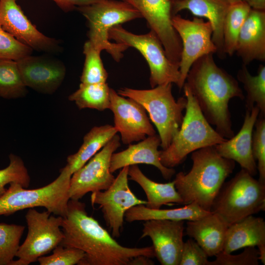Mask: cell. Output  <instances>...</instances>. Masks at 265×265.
Masks as SVG:
<instances>
[{"label":"cell","mask_w":265,"mask_h":265,"mask_svg":"<svg viewBox=\"0 0 265 265\" xmlns=\"http://www.w3.org/2000/svg\"><path fill=\"white\" fill-rule=\"evenodd\" d=\"M253 9L265 10V0H241Z\"/></svg>","instance_id":"b9f144b4"},{"label":"cell","mask_w":265,"mask_h":265,"mask_svg":"<svg viewBox=\"0 0 265 265\" xmlns=\"http://www.w3.org/2000/svg\"><path fill=\"white\" fill-rule=\"evenodd\" d=\"M259 113L256 106L251 110H246L243 124L237 134L214 146L219 155L237 162L253 176L258 170L252 151V133Z\"/></svg>","instance_id":"d6986e66"},{"label":"cell","mask_w":265,"mask_h":265,"mask_svg":"<svg viewBox=\"0 0 265 265\" xmlns=\"http://www.w3.org/2000/svg\"><path fill=\"white\" fill-rule=\"evenodd\" d=\"M265 210V184L241 169L224 183L212 203L211 212L229 226Z\"/></svg>","instance_id":"52a82bcc"},{"label":"cell","mask_w":265,"mask_h":265,"mask_svg":"<svg viewBox=\"0 0 265 265\" xmlns=\"http://www.w3.org/2000/svg\"><path fill=\"white\" fill-rule=\"evenodd\" d=\"M129 166L121 168L111 185L106 190L92 192L91 202L101 209L106 225L113 238L120 236L126 212L132 207L147 204L138 198L131 190L129 184Z\"/></svg>","instance_id":"8fae6325"},{"label":"cell","mask_w":265,"mask_h":265,"mask_svg":"<svg viewBox=\"0 0 265 265\" xmlns=\"http://www.w3.org/2000/svg\"><path fill=\"white\" fill-rule=\"evenodd\" d=\"M154 265V262L151 259V258L140 255L134 257L130 261L129 265Z\"/></svg>","instance_id":"60d3db41"},{"label":"cell","mask_w":265,"mask_h":265,"mask_svg":"<svg viewBox=\"0 0 265 265\" xmlns=\"http://www.w3.org/2000/svg\"><path fill=\"white\" fill-rule=\"evenodd\" d=\"M9 159L8 166L0 169V197L6 191L5 186L12 183L20 184L25 188L30 185V176L22 159L13 154H10Z\"/></svg>","instance_id":"836d02e7"},{"label":"cell","mask_w":265,"mask_h":265,"mask_svg":"<svg viewBox=\"0 0 265 265\" xmlns=\"http://www.w3.org/2000/svg\"><path fill=\"white\" fill-rule=\"evenodd\" d=\"M26 86L22 79L17 61L0 59V97L15 99L24 97Z\"/></svg>","instance_id":"4dcf8cb0"},{"label":"cell","mask_w":265,"mask_h":265,"mask_svg":"<svg viewBox=\"0 0 265 265\" xmlns=\"http://www.w3.org/2000/svg\"><path fill=\"white\" fill-rule=\"evenodd\" d=\"M227 0L230 2V4H232V3L241 1V0Z\"/></svg>","instance_id":"7bdbcfd3"},{"label":"cell","mask_w":265,"mask_h":265,"mask_svg":"<svg viewBox=\"0 0 265 265\" xmlns=\"http://www.w3.org/2000/svg\"><path fill=\"white\" fill-rule=\"evenodd\" d=\"M183 88L187 99L185 115L169 146L160 151V161L168 168L179 165L188 154L196 150L214 146L227 139L207 121L188 87L184 84Z\"/></svg>","instance_id":"277c9868"},{"label":"cell","mask_w":265,"mask_h":265,"mask_svg":"<svg viewBox=\"0 0 265 265\" xmlns=\"http://www.w3.org/2000/svg\"><path fill=\"white\" fill-rule=\"evenodd\" d=\"M32 50L19 42L0 26V59L17 61L31 55Z\"/></svg>","instance_id":"8d00e7d4"},{"label":"cell","mask_w":265,"mask_h":265,"mask_svg":"<svg viewBox=\"0 0 265 265\" xmlns=\"http://www.w3.org/2000/svg\"><path fill=\"white\" fill-rule=\"evenodd\" d=\"M110 108L114 123L120 139L124 144L140 141L156 134L144 107L134 100L110 89Z\"/></svg>","instance_id":"2e32d148"},{"label":"cell","mask_w":265,"mask_h":265,"mask_svg":"<svg viewBox=\"0 0 265 265\" xmlns=\"http://www.w3.org/2000/svg\"><path fill=\"white\" fill-rule=\"evenodd\" d=\"M213 53L196 60L186 76L189 89L207 121L223 137L229 139L235 133L232 128L229 103L231 99L245 96L238 81L215 63Z\"/></svg>","instance_id":"7a4b0ae2"},{"label":"cell","mask_w":265,"mask_h":265,"mask_svg":"<svg viewBox=\"0 0 265 265\" xmlns=\"http://www.w3.org/2000/svg\"><path fill=\"white\" fill-rule=\"evenodd\" d=\"M117 133L114 126L104 125L92 128L83 137L79 150L67 158V165L72 174L84 165Z\"/></svg>","instance_id":"4316f807"},{"label":"cell","mask_w":265,"mask_h":265,"mask_svg":"<svg viewBox=\"0 0 265 265\" xmlns=\"http://www.w3.org/2000/svg\"><path fill=\"white\" fill-rule=\"evenodd\" d=\"M205 251L192 238L184 243L179 265H209Z\"/></svg>","instance_id":"f35d334b"},{"label":"cell","mask_w":265,"mask_h":265,"mask_svg":"<svg viewBox=\"0 0 265 265\" xmlns=\"http://www.w3.org/2000/svg\"><path fill=\"white\" fill-rule=\"evenodd\" d=\"M141 14L161 42L168 58L179 66L182 50L172 23V0H125Z\"/></svg>","instance_id":"5bb4252c"},{"label":"cell","mask_w":265,"mask_h":265,"mask_svg":"<svg viewBox=\"0 0 265 265\" xmlns=\"http://www.w3.org/2000/svg\"><path fill=\"white\" fill-rule=\"evenodd\" d=\"M17 0H0V26L19 42L32 50L60 53V42L39 31L25 14Z\"/></svg>","instance_id":"9a60e30c"},{"label":"cell","mask_w":265,"mask_h":265,"mask_svg":"<svg viewBox=\"0 0 265 265\" xmlns=\"http://www.w3.org/2000/svg\"><path fill=\"white\" fill-rule=\"evenodd\" d=\"M117 134L84 165L72 175L70 199L79 200L88 192L106 189L115 179L110 171L112 155L120 146Z\"/></svg>","instance_id":"4fadbf2b"},{"label":"cell","mask_w":265,"mask_h":265,"mask_svg":"<svg viewBox=\"0 0 265 265\" xmlns=\"http://www.w3.org/2000/svg\"><path fill=\"white\" fill-rule=\"evenodd\" d=\"M108 38L115 43L133 47L140 53L150 68L152 88L171 83L182 89L179 66L168 58L161 42L153 31L144 34H135L119 25L109 30Z\"/></svg>","instance_id":"9c48e42d"},{"label":"cell","mask_w":265,"mask_h":265,"mask_svg":"<svg viewBox=\"0 0 265 265\" xmlns=\"http://www.w3.org/2000/svg\"><path fill=\"white\" fill-rule=\"evenodd\" d=\"M172 83L158 85L150 89L121 88L118 93L140 104L148 112L160 139L162 150L166 149L178 132L187 105L186 97L176 100L172 94Z\"/></svg>","instance_id":"5b68a950"},{"label":"cell","mask_w":265,"mask_h":265,"mask_svg":"<svg viewBox=\"0 0 265 265\" xmlns=\"http://www.w3.org/2000/svg\"><path fill=\"white\" fill-rule=\"evenodd\" d=\"M110 89L106 82L80 84L79 88L68 97L80 109H110Z\"/></svg>","instance_id":"83f0119b"},{"label":"cell","mask_w":265,"mask_h":265,"mask_svg":"<svg viewBox=\"0 0 265 265\" xmlns=\"http://www.w3.org/2000/svg\"><path fill=\"white\" fill-rule=\"evenodd\" d=\"M215 259L210 261L209 265H258L259 254L255 246H247L238 255H231L221 251L215 256Z\"/></svg>","instance_id":"74e56055"},{"label":"cell","mask_w":265,"mask_h":265,"mask_svg":"<svg viewBox=\"0 0 265 265\" xmlns=\"http://www.w3.org/2000/svg\"><path fill=\"white\" fill-rule=\"evenodd\" d=\"M228 226L220 216L211 212L196 220L188 221L186 230L208 257H213L223 251Z\"/></svg>","instance_id":"cb8c5ba5"},{"label":"cell","mask_w":265,"mask_h":265,"mask_svg":"<svg viewBox=\"0 0 265 265\" xmlns=\"http://www.w3.org/2000/svg\"><path fill=\"white\" fill-rule=\"evenodd\" d=\"M140 238L149 237L156 257L162 265H179L183 250L184 220L145 221Z\"/></svg>","instance_id":"e0dca14e"},{"label":"cell","mask_w":265,"mask_h":265,"mask_svg":"<svg viewBox=\"0 0 265 265\" xmlns=\"http://www.w3.org/2000/svg\"><path fill=\"white\" fill-rule=\"evenodd\" d=\"M247 246H257L259 259L265 264V221L260 217L249 215L230 225L223 251L231 253Z\"/></svg>","instance_id":"603a6c76"},{"label":"cell","mask_w":265,"mask_h":265,"mask_svg":"<svg viewBox=\"0 0 265 265\" xmlns=\"http://www.w3.org/2000/svg\"><path fill=\"white\" fill-rule=\"evenodd\" d=\"M47 210L39 212L29 209L25 218L28 228L27 236L20 245L16 257L11 265H28L37 262L58 245L64 235L61 226L62 217L51 215Z\"/></svg>","instance_id":"30bf717a"},{"label":"cell","mask_w":265,"mask_h":265,"mask_svg":"<svg viewBox=\"0 0 265 265\" xmlns=\"http://www.w3.org/2000/svg\"><path fill=\"white\" fill-rule=\"evenodd\" d=\"M64 237L59 245L85 253L79 265H129L135 257H155L152 246L128 247L119 244L86 211L85 204L70 199L61 226Z\"/></svg>","instance_id":"6da1fadb"},{"label":"cell","mask_w":265,"mask_h":265,"mask_svg":"<svg viewBox=\"0 0 265 265\" xmlns=\"http://www.w3.org/2000/svg\"><path fill=\"white\" fill-rule=\"evenodd\" d=\"M128 176L130 180L137 183L144 190L147 197L145 206L147 208L159 209L163 205L171 203L183 204L173 181L167 183L156 182L145 175L137 165L129 166Z\"/></svg>","instance_id":"d4e9b609"},{"label":"cell","mask_w":265,"mask_h":265,"mask_svg":"<svg viewBox=\"0 0 265 265\" xmlns=\"http://www.w3.org/2000/svg\"><path fill=\"white\" fill-rule=\"evenodd\" d=\"M246 66L243 64L237 73V79L246 93V110H251L256 106L260 113L265 115V66H259L256 76L250 73Z\"/></svg>","instance_id":"f1b7e54d"},{"label":"cell","mask_w":265,"mask_h":265,"mask_svg":"<svg viewBox=\"0 0 265 265\" xmlns=\"http://www.w3.org/2000/svg\"><path fill=\"white\" fill-rule=\"evenodd\" d=\"M243 64L265 61V10L251 8L238 34L236 52Z\"/></svg>","instance_id":"44dd1931"},{"label":"cell","mask_w":265,"mask_h":265,"mask_svg":"<svg viewBox=\"0 0 265 265\" xmlns=\"http://www.w3.org/2000/svg\"><path fill=\"white\" fill-rule=\"evenodd\" d=\"M192 165L187 173L180 172L173 180L183 205L195 203L208 212L225 180L233 173L235 162L221 157L214 146L191 153Z\"/></svg>","instance_id":"3957f363"},{"label":"cell","mask_w":265,"mask_h":265,"mask_svg":"<svg viewBox=\"0 0 265 265\" xmlns=\"http://www.w3.org/2000/svg\"><path fill=\"white\" fill-rule=\"evenodd\" d=\"M160 139L159 134L146 137L134 144H130L127 149L111 156L110 171L113 173L127 166L146 164L157 167L165 180H170L175 173L173 168L162 165L160 159Z\"/></svg>","instance_id":"ffe728a7"},{"label":"cell","mask_w":265,"mask_h":265,"mask_svg":"<svg viewBox=\"0 0 265 265\" xmlns=\"http://www.w3.org/2000/svg\"><path fill=\"white\" fill-rule=\"evenodd\" d=\"M173 2H176V1H181L182 0H172Z\"/></svg>","instance_id":"ee69618b"},{"label":"cell","mask_w":265,"mask_h":265,"mask_svg":"<svg viewBox=\"0 0 265 265\" xmlns=\"http://www.w3.org/2000/svg\"><path fill=\"white\" fill-rule=\"evenodd\" d=\"M101 52L94 48L88 40L84 43L83 53L85 55V60L80 79L81 83L106 82L108 74L101 59Z\"/></svg>","instance_id":"1f68e13d"},{"label":"cell","mask_w":265,"mask_h":265,"mask_svg":"<svg viewBox=\"0 0 265 265\" xmlns=\"http://www.w3.org/2000/svg\"><path fill=\"white\" fill-rule=\"evenodd\" d=\"M53 254L43 256L38 259L40 265H78L83 258L85 253L75 248L58 245L53 250Z\"/></svg>","instance_id":"d590c367"},{"label":"cell","mask_w":265,"mask_h":265,"mask_svg":"<svg viewBox=\"0 0 265 265\" xmlns=\"http://www.w3.org/2000/svg\"><path fill=\"white\" fill-rule=\"evenodd\" d=\"M86 19L88 41L101 52L105 50L114 60L119 61L123 53L129 47L123 44L111 42L109 30L113 26L130 21L142 18L139 12L129 3L123 0H103L76 9Z\"/></svg>","instance_id":"ba28073f"},{"label":"cell","mask_w":265,"mask_h":265,"mask_svg":"<svg viewBox=\"0 0 265 265\" xmlns=\"http://www.w3.org/2000/svg\"><path fill=\"white\" fill-rule=\"evenodd\" d=\"M172 23L182 45L179 63L182 89L193 63L204 55L216 53L217 49L212 40L213 29L209 21L197 17L190 20L176 14L173 16Z\"/></svg>","instance_id":"7c38bea8"},{"label":"cell","mask_w":265,"mask_h":265,"mask_svg":"<svg viewBox=\"0 0 265 265\" xmlns=\"http://www.w3.org/2000/svg\"><path fill=\"white\" fill-rule=\"evenodd\" d=\"M230 5L227 0H182L173 2L172 14L174 16L181 11L187 10L197 17L207 19L212 27V40L216 47V53L223 58L226 55L223 23Z\"/></svg>","instance_id":"7402d4cb"},{"label":"cell","mask_w":265,"mask_h":265,"mask_svg":"<svg viewBox=\"0 0 265 265\" xmlns=\"http://www.w3.org/2000/svg\"><path fill=\"white\" fill-rule=\"evenodd\" d=\"M251 8L241 0L230 4L223 23L224 49L226 54L232 56L235 53L239 33Z\"/></svg>","instance_id":"f546056e"},{"label":"cell","mask_w":265,"mask_h":265,"mask_svg":"<svg viewBox=\"0 0 265 265\" xmlns=\"http://www.w3.org/2000/svg\"><path fill=\"white\" fill-rule=\"evenodd\" d=\"M16 61L25 85L42 93H54L65 77L64 63L55 58L29 55Z\"/></svg>","instance_id":"ac0fdd59"},{"label":"cell","mask_w":265,"mask_h":265,"mask_svg":"<svg viewBox=\"0 0 265 265\" xmlns=\"http://www.w3.org/2000/svg\"><path fill=\"white\" fill-rule=\"evenodd\" d=\"M63 11L69 12L78 6H83L98 2L103 0H52Z\"/></svg>","instance_id":"ab89813d"},{"label":"cell","mask_w":265,"mask_h":265,"mask_svg":"<svg viewBox=\"0 0 265 265\" xmlns=\"http://www.w3.org/2000/svg\"><path fill=\"white\" fill-rule=\"evenodd\" d=\"M25 226L0 223V265H11L20 247Z\"/></svg>","instance_id":"d6a6232c"},{"label":"cell","mask_w":265,"mask_h":265,"mask_svg":"<svg viewBox=\"0 0 265 265\" xmlns=\"http://www.w3.org/2000/svg\"><path fill=\"white\" fill-rule=\"evenodd\" d=\"M252 133V151L255 160L257 161L259 181L265 184V115L259 113Z\"/></svg>","instance_id":"e575fe53"},{"label":"cell","mask_w":265,"mask_h":265,"mask_svg":"<svg viewBox=\"0 0 265 265\" xmlns=\"http://www.w3.org/2000/svg\"><path fill=\"white\" fill-rule=\"evenodd\" d=\"M195 203L173 209H152L144 205L132 207L125 214L124 219L128 222L153 219L191 221L201 218L209 213Z\"/></svg>","instance_id":"484cf974"},{"label":"cell","mask_w":265,"mask_h":265,"mask_svg":"<svg viewBox=\"0 0 265 265\" xmlns=\"http://www.w3.org/2000/svg\"><path fill=\"white\" fill-rule=\"evenodd\" d=\"M123 0V1H125V0Z\"/></svg>","instance_id":"f6af8a7d"},{"label":"cell","mask_w":265,"mask_h":265,"mask_svg":"<svg viewBox=\"0 0 265 265\" xmlns=\"http://www.w3.org/2000/svg\"><path fill=\"white\" fill-rule=\"evenodd\" d=\"M72 175L66 165L54 181L40 188L28 189L20 184L11 183L0 197V215L8 216L24 209L42 207L55 215L65 217Z\"/></svg>","instance_id":"8992f818"}]
</instances>
